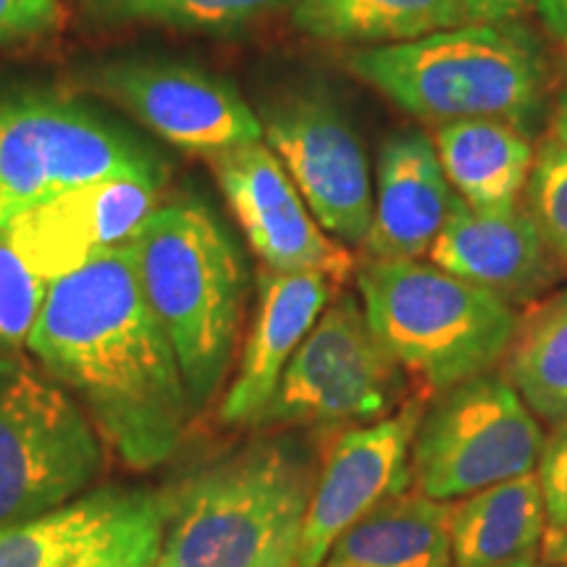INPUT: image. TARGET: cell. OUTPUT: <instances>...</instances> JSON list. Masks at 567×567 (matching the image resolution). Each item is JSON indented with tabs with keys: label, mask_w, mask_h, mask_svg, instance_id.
<instances>
[{
	"label": "cell",
	"mask_w": 567,
	"mask_h": 567,
	"mask_svg": "<svg viewBox=\"0 0 567 567\" xmlns=\"http://www.w3.org/2000/svg\"><path fill=\"white\" fill-rule=\"evenodd\" d=\"M27 347L55 384L80 396L126 465L147 471L176 455L195 405L132 243L51 281Z\"/></svg>",
	"instance_id": "6da1fadb"
},
{
	"label": "cell",
	"mask_w": 567,
	"mask_h": 567,
	"mask_svg": "<svg viewBox=\"0 0 567 567\" xmlns=\"http://www.w3.org/2000/svg\"><path fill=\"white\" fill-rule=\"evenodd\" d=\"M347 69L415 122L496 118L530 132L551 95L542 40L517 21H467L344 55Z\"/></svg>",
	"instance_id": "7a4b0ae2"
},
{
	"label": "cell",
	"mask_w": 567,
	"mask_h": 567,
	"mask_svg": "<svg viewBox=\"0 0 567 567\" xmlns=\"http://www.w3.org/2000/svg\"><path fill=\"white\" fill-rule=\"evenodd\" d=\"M318 471L300 446L255 442L166 499L153 567H297Z\"/></svg>",
	"instance_id": "3957f363"
},
{
	"label": "cell",
	"mask_w": 567,
	"mask_h": 567,
	"mask_svg": "<svg viewBox=\"0 0 567 567\" xmlns=\"http://www.w3.org/2000/svg\"><path fill=\"white\" fill-rule=\"evenodd\" d=\"M132 250L189 400L203 408L229 371L243 326L247 271L237 245L200 200L182 197L142 224Z\"/></svg>",
	"instance_id": "277c9868"
},
{
	"label": "cell",
	"mask_w": 567,
	"mask_h": 567,
	"mask_svg": "<svg viewBox=\"0 0 567 567\" xmlns=\"http://www.w3.org/2000/svg\"><path fill=\"white\" fill-rule=\"evenodd\" d=\"M358 297L379 344L425 396L450 392L505 360L513 305L423 258H365Z\"/></svg>",
	"instance_id": "5b68a950"
},
{
	"label": "cell",
	"mask_w": 567,
	"mask_h": 567,
	"mask_svg": "<svg viewBox=\"0 0 567 567\" xmlns=\"http://www.w3.org/2000/svg\"><path fill=\"white\" fill-rule=\"evenodd\" d=\"M101 467V439L61 384L0 358V530L80 496Z\"/></svg>",
	"instance_id": "8992f818"
},
{
	"label": "cell",
	"mask_w": 567,
	"mask_h": 567,
	"mask_svg": "<svg viewBox=\"0 0 567 567\" xmlns=\"http://www.w3.org/2000/svg\"><path fill=\"white\" fill-rule=\"evenodd\" d=\"M113 176L166 182V168L130 134L71 101L38 95L0 105V229L69 189Z\"/></svg>",
	"instance_id": "52a82bcc"
},
{
	"label": "cell",
	"mask_w": 567,
	"mask_h": 567,
	"mask_svg": "<svg viewBox=\"0 0 567 567\" xmlns=\"http://www.w3.org/2000/svg\"><path fill=\"white\" fill-rule=\"evenodd\" d=\"M544 431L505 373L452 386L417 423L410 471L421 494L457 502L536 471Z\"/></svg>",
	"instance_id": "ba28073f"
},
{
	"label": "cell",
	"mask_w": 567,
	"mask_h": 567,
	"mask_svg": "<svg viewBox=\"0 0 567 567\" xmlns=\"http://www.w3.org/2000/svg\"><path fill=\"white\" fill-rule=\"evenodd\" d=\"M405 373L379 344L360 297L326 305L258 425L373 423L400 405Z\"/></svg>",
	"instance_id": "9c48e42d"
},
{
	"label": "cell",
	"mask_w": 567,
	"mask_h": 567,
	"mask_svg": "<svg viewBox=\"0 0 567 567\" xmlns=\"http://www.w3.org/2000/svg\"><path fill=\"white\" fill-rule=\"evenodd\" d=\"M260 126L323 231L344 247H363L373 221L371 168L337 101L318 90L292 92L266 105Z\"/></svg>",
	"instance_id": "30bf717a"
},
{
	"label": "cell",
	"mask_w": 567,
	"mask_h": 567,
	"mask_svg": "<svg viewBox=\"0 0 567 567\" xmlns=\"http://www.w3.org/2000/svg\"><path fill=\"white\" fill-rule=\"evenodd\" d=\"M166 499L140 488H97L0 530V567H153Z\"/></svg>",
	"instance_id": "8fae6325"
},
{
	"label": "cell",
	"mask_w": 567,
	"mask_h": 567,
	"mask_svg": "<svg viewBox=\"0 0 567 567\" xmlns=\"http://www.w3.org/2000/svg\"><path fill=\"white\" fill-rule=\"evenodd\" d=\"M208 166L250 250L268 271L323 274L337 287L358 271L350 247L323 231L266 142L213 155Z\"/></svg>",
	"instance_id": "7c38bea8"
},
{
	"label": "cell",
	"mask_w": 567,
	"mask_h": 567,
	"mask_svg": "<svg viewBox=\"0 0 567 567\" xmlns=\"http://www.w3.org/2000/svg\"><path fill=\"white\" fill-rule=\"evenodd\" d=\"M92 90L182 151L213 158L264 142L260 116L237 87L179 63H111L95 71Z\"/></svg>",
	"instance_id": "4fadbf2b"
},
{
	"label": "cell",
	"mask_w": 567,
	"mask_h": 567,
	"mask_svg": "<svg viewBox=\"0 0 567 567\" xmlns=\"http://www.w3.org/2000/svg\"><path fill=\"white\" fill-rule=\"evenodd\" d=\"M423 410L417 402L381 421L354 425L331 446L305 515L297 567H321L352 526L413 484L410 452Z\"/></svg>",
	"instance_id": "5bb4252c"
},
{
	"label": "cell",
	"mask_w": 567,
	"mask_h": 567,
	"mask_svg": "<svg viewBox=\"0 0 567 567\" xmlns=\"http://www.w3.org/2000/svg\"><path fill=\"white\" fill-rule=\"evenodd\" d=\"M163 182L151 176H113L69 189L6 226L13 247L48 284L90 264L97 255L130 245L158 210Z\"/></svg>",
	"instance_id": "9a60e30c"
},
{
	"label": "cell",
	"mask_w": 567,
	"mask_h": 567,
	"mask_svg": "<svg viewBox=\"0 0 567 567\" xmlns=\"http://www.w3.org/2000/svg\"><path fill=\"white\" fill-rule=\"evenodd\" d=\"M429 260L517 308L542 297L563 264L551 255L526 205L476 208L455 195Z\"/></svg>",
	"instance_id": "2e32d148"
},
{
	"label": "cell",
	"mask_w": 567,
	"mask_h": 567,
	"mask_svg": "<svg viewBox=\"0 0 567 567\" xmlns=\"http://www.w3.org/2000/svg\"><path fill=\"white\" fill-rule=\"evenodd\" d=\"M337 284L323 274H276L264 268L258 276V310L247 337L243 360L218 417L224 425H258L271 405L289 360L313 331L326 305L334 300Z\"/></svg>",
	"instance_id": "e0dca14e"
},
{
	"label": "cell",
	"mask_w": 567,
	"mask_h": 567,
	"mask_svg": "<svg viewBox=\"0 0 567 567\" xmlns=\"http://www.w3.org/2000/svg\"><path fill=\"white\" fill-rule=\"evenodd\" d=\"M455 203L429 132H394L379 153L373 221L363 252L373 260L423 258Z\"/></svg>",
	"instance_id": "ac0fdd59"
},
{
	"label": "cell",
	"mask_w": 567,
	"mask_h": 567,
	"mask_svg": "<svg viewBox=\"0 0 567 567\" xmlns=\"http://www.w3.org/2000/svg\"><path fill=\"white\" fill-rule=\"evenodd\" d=\"M434 151L460 200L476 208H505L523 200L536 145L530 132L496 118L431 126Z\"/></svg>",
	"instance_id": "d6986e66"
},
{
	"label": "cell",
	"mask_w": 567,
	"mask_h": 567,
	"mask_svg": "<svg viewBox=\"0 0 567 567\" xmlns=\"http://www.w3.org/2000/svg\"><path fill=\"white\" fill-rule=\"evenodd\" d=\"M547 530V507L536 473H526L452 505V563L502 567L536 557Z\"/></svg>",
	"instance_id": "ffe728a7"
},
{
	"label": "cell",
	"mask_w": 567,
	"mask_h": 567,
	"mask_svg": "<svg viewBox=\"0 0 567 567\" xmlns=\"http://www.w3.org/2000/svg\"><path fill=\"white\" fill-rule=\"evenodd\" d=\"M452 502L415 492L386 499L331 547L326 567H452Z\"/></svg>",
	"instance_id": "44dd1931"
},
{
	"label": "cell",
	"mask_w": 567,
	"mask_h": 567,
	"mask_svg": "<svg viewBox=\"0 0 567 567\" xmlns=\"http://www.w3.org/2000/svg\"><path fill=\"white\" fill-rule=\"evenodd\" d=\"M463 0H297L292 24L331 45L384 48L467 24Z\"/></svg>",
	"instance_id": "7402d4cb"
},
{
	"label": "cell",
	"mask_w": 567,
	"mask_h": 567,
	"mask_svg": "<svg viewBox=\"0 0 567 567\" xmlns=\"http://www.w3.org/2000/svg\"><path fill=\"white\" fill-rule=\"evenodd\" d=\"M507 379L536 417L567 421V289L517 323L505 354Z\"/></svg>",
	"instance_id": "603a6c76"
},
{
	"label": "cell",
	"mask_w": 567,
	"mask_h": 567,
	"mask_svg": "<svg viewBox=\"0 0 567 567\" xmlns=\"http://www.w3.org/2000/svg\"><path fill=\"white\" fill-rule=\"evenodd\" d=\"M297 0H87L101 21L158 24L182 32L234 34L276 13L292 11Z\"/></svg>",
	"instance_id": "cb8c5ba5"
},
{
	"label": "cell",
	"mask_w": 567,
	"mask_h": 567,
	"mask_svg": "<svg viewBox=\"0 0 567 567\" xmlns=\"http://www.w3.org/2000/svg\"><path fill=\"white\" fill-rule=\"evenodd\" d=\"M520 203L551 255L567 266V145L549 134L536 145Z\"/></svg>",
	"instance_id": "d4e9b609"
},
{
	"label": "cell",
	"mask_w": 567,
	"mask_h": 567,
	"mask_svg": "<svg viewBox=\"0 0 567 567\" xmlns=\"http://www.w3.org/2000/svg\"><path fill=\"white\" fill-rule=\"evenodd\" d=\"M48 287L51 284L27 266L9 234L0 229V347L27 344Z\"/></svg>",
	"instance_id": "484cf974"
},
{
	"label": "cell",
	"mask_w": 567,
	"mask_h": 567,
	"mask_svg": "<svg viewBox=\"0 0 567 567\" xmlns=\"http://www.w3.org/2000/svg\"><path fill=\"white\" fill-rule=\"evenodd\" d=\"M536 478L547 507V528L567 523V421L555 423V431L544 436L538 452Z\"/></svg>",
	"instance_id": "4316f807"
},
{
	"label": "cell",
	"mask_w": 567,
	"mask_h": 567,
	"mask_svg": "<svg viewBox=\"0 0 567 567\" xmlns=\"http://www.w3.org/2000/svg\"><path fill=\"white\" fill-rule=\"evenodd\" d=\"M61 17L59 0H0V45L51 32Z\"/></svg>",
	"instance_id": "83f0119b"
},
{
	"label": "cell",
	"mask_w": 567,
	"mask_h": 567,
	"mask_svg": "<svg viewBox=\"0 0 567 567\" xmlns=\"http://www.w3.org/2000/svg\"><path fill=\"white\" fill-rule=\"evenodd\" d=\"M530 6L534 0H463L471 21H515Z\"/></svg>",
	"instance_id": "f1b7e54d"
},
{
	"label": "cell",
	"mask_w": 567,
	"mask_h": 567,
	"mask_svg": "<svg viewBox=\"0 0 567 567\" xmlns=\"http://www.w3.org/2000/svg\"><path fill=\"white\" fill-rule=\"evenodd\" d=\"M530 9L536 11L544 30L549 32L551 40L567 48V0H534Z\"/></svg>",
	"instance_id": "f546056e"
},
{
	"label": "cell",
	"mask_w": 567,
	"mask_h": 567,
	"mask_svg": "<svg viewBox=\"0 0 567 567\" xmlns=\"http://www.w3.org/2000/svg\"><path fill=\"white\" fill-rule=\"evenodd\" d=\"M542 565L559 567L567 565V523L559 528H547L542 538Z\"/></svg>",
	"instance_id": "4dcf8cb0"
},
{
	"label": "cell",
	"mask_w": 567,
	"mask_h": 567,
	"mask_svg": "<svg viewBox=\"0 0 567 567\" xmlns=\"http://www.w3.org/2000/svg\"><path fill=\"white\" fill-rule=\"evenodd\" d=\"M549 137L567 145V80L559 84L555 103H551L549 111Z\"/></svg>",
	"instance_id": "1f68e13d"
},
{
	"label": "cell",
	"mask_w": 567,
	"mask_h": 567,
	"mask_svg": "<svg viewBox=\"0 0 567 567\" xmlns=\"http://www.w3.org/2000/svg\"><path fill=\"white\" fill-rule=\"evenodd\" d=\"M502 567H538V559L526 557V559H517V563H509V565H502Z\"/></svg>",
	"instance_id": "d6a6232c"
},
{
	"label": "cell",
	"mask_w": 567,
	"mask_h": 567,
	"mask_svg": "<svg viewBox=\"0 0 567 567\" xmlns=\"http://www.w3.org/2000/svg\"><path fill=\"white\" fill-rule=\"evenodd\" d=\"M538 567H547V565H542V563H538Z\"/></svg>",
	"instance_id": "836d02e7"
},
{
	"label": "cell",
	"mask_w": 567,
	"mask_h": 567,
	"mask_svg": "<svg viewBox=\"0 0 567 567\" xmlns=\"http://www.w3.org/2000/svg\"><path fill=\"white\" fill-rule=\"evenodd\" d=\"M559 567H567V565H559Z\"/></svg>",
	"instance_id": "e575fe53"
},
{
	"label": "cell",
	"mask_w": 567,
	"mask_h": 567,
	"mask_svg": "<svg viewBox=\"0 0 567 567\" xmlns=\"http://www.w3.org/2000/svg\"><path fill=\"white\" fill-rule=\"evenodd\" d=\"M321 567H326V565H321Z\"/></svg>",
	"instance_id": "d590c367"
}]
</instances>
